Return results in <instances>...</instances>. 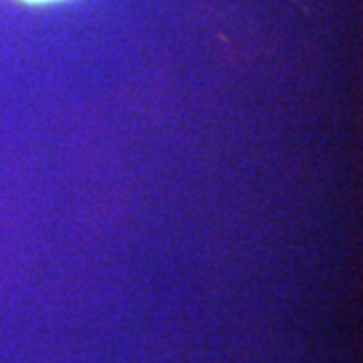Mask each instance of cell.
I'll return each mask as SVG.
<instances>
[{
    "label": "cell",
    "mask_w": 363,
    "mask_h": 363,
    "mask_svg": "<svg viewBox=\"0 0 363 363\" xmlns=\"http://www.w3.org/2000/svg\"><path fill=\"white\" fill-rule=\"evenodd\" d=\"M25 2H33V4H43V2H55V0H25Z\"/></svg>",
    "instance_id": "obj_1"
}]
</instances>
